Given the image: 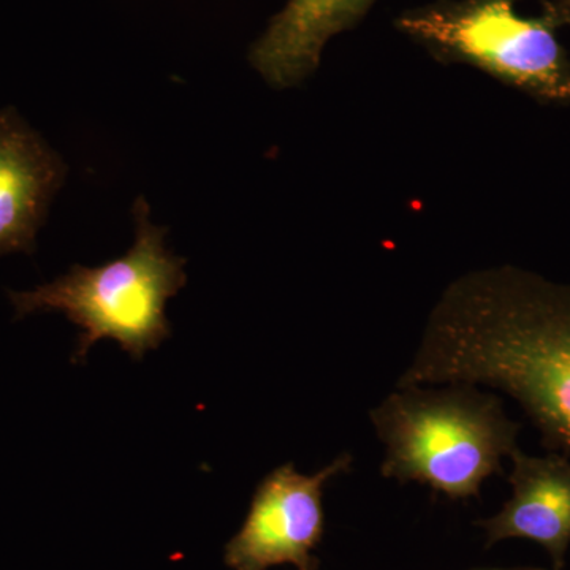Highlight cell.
<instances>
[{
	"instance_id": "cell-9",
	"label": "cell",
	"mask_w": 570,
	"mask_h": 570,
	"mask_svg": "<svg viewBox=\"0 0 570 570\" xmlns=\"http://www.w3.org/2000/svg\"><path fill=\"white\" fill-rule=\"evenodd\" d=\"M558 9H553L560 20L570 21V0H557Z\"/></svg>"
},
{
	"instance_id": "cell-1",
	"label": "cell",
	"mask_w": 570,
	"mask_h": 570,
	"mask_svg": "<svg viewBox=\"0 0 570 570\" xmlns=\"http://www.w3.org/2000/svg\"><path fill=\"white\" fill-rule=\"evenodd\" d=\"M489 385L512 396L570 459V287L512 266L449 285L396 389Z\"/></svg>"
},
{
	"instance_id": "cell-4",
	"label": "cell",
	"mask_w": 570,
	"mask_h": 570,
	"mask_svg": "<svg viewBox=\"0 0 570 570\" xmlns=\"http://www.w3.org/2000/svg\"><path fill=\"white\" fill-rule=\"evenodd\" d=\"M519 0H438L404 10L395 28L438 61L466 63L549 100H570V63L547 17H521Z\"/></svg>"
},
{
	"instance_id": "cell-3",
	"label": "cell",
	"mask_w": 570,
	"mask_h": 570,
	"mask_svg": "<svg viewBox=\"0 0 570 570\" xmlns=\"http://www.w3.org/2000/svg\"><path fill=\"white\" fill-rule=\"evenodd\" d=\"M134 217L135 243L122 257L94 268L73 265L50 284L10 292L18 318L50 311L81 330L75 363L107 337L141 360L171 335L165 306L187 283L186 261L165 247L167 228L151 223L145 198L135 202Z\"/></svg>"
},
{
	"instance_id": "cell-10",
	"label": "cell",
	"mask_w": 570,
	"mask_h": 570,
	"mask_svg": "<svg viewBox=\"0 0 570 570\" xmlns=\"http://www.w3.org/2000/svg\"><path fill=\"white\" fill-rule=\"evenodd\" d=\"M489 570H547V569H539V568H523V569H489Z\"/></svg>"
},
{
	"instance_id": "cell-2",
	"label": "cell",
	"mask_w": 570,
	"mask_h": 570,
	"mask_svg": "<svg viewBox=\"0 0 570 570\" xmlns=\"http://www.w3.org/2000/svg\"><path fill=\"white\" fill-rule=\"evenodd\" d=\"M370 417L387 448L382 478L423 483L453 501L479 498L482 483L502 474V456L519 449V423L471 384L396 389Z\"/></svg>"
},
{
	"instance_id": "cell-5",
	"label": "cell",
	"mask_w": 570,
	"mask_h": 570,
	"mask_svg": "<svg viewBox=\"0 0 570 570\" xmlns=\"http://www.w3.org/2000/svg\"><path fill=\"white\" fill-rule=\"evenodd\" d=\"M352 461L351 453H343L314 475L296 471L294 463L269 472L255 489L242 530L225 546V564L234 570L283 564L318 570L313 551L324 539V489L330 480L351 471Z\"/></svg>"
},
{
	"instance_id": "cell-7",
	"label": "cell",
	"mask_w": 570,
	"mask_h": 570,
	"mask_svg": "<svg viewBox=\"0 0 570 570\" xmlns=\"http://www.w3.org/2000/svg\"><path fill=\"white\" fill-rule=\"evenodd\" d=\"M510 456L512 499L493 519L478 521L487 547L512 538L534 540L561 570L570 543V459L560 453L539 459L519 449Z\"/></svg>"
},
{
	"instance_id": "cell-8",
	"label": "cell",
	"mask_w": 570,
	"mask_h": 570,
	"mask_svg": "<svg viewBox=\"0 0 570 570\" xmlns=\"http://www.w3.org/2000/svg\"><path fill=\"white\" fill-rule=\"evenodd\" d=\"M377 0H288L250 50V63L273 88L299 85L313 75L326 43L351 31Z\"/></svg>"
},
{
	"instance_id": "cell-6",
	"label": "cell",
	"mask_w": 570,
	"mask_h": 570,
	"mask_svg": "<svg viewBox=\"0 0 570 570\" xmlns=\"http://www.w3.org/2000/svg\"><path fill=\"white\" fill-rule=\"evenodd\" d=\"M58 153L14 108L0 111V255L36 250L52 198L66 181Z\"/></svg>"
}]
</instances>
